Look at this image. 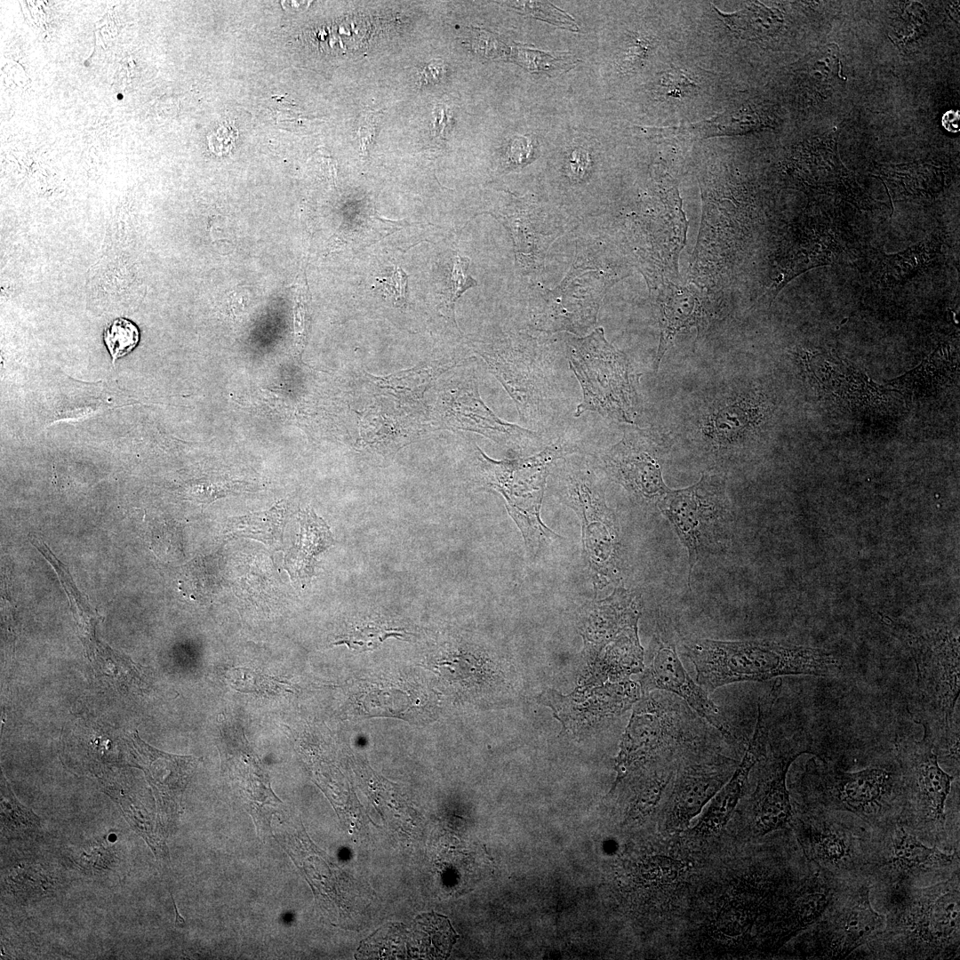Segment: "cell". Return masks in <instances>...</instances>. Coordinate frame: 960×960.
<instances>
[{
	"label": "cell",
	"instance_id": "obj_22",
	"mask_svg": "<svg viewBox=\"0 0 960 960\" xmlns=\"http://www.w3.org/2000/svg\"><path fill=\"white\" fill-rule=\"evenodd\" d=\"M298 521V541L286 552L284 568L294 582L303 585L314 574L317 556L333 545L334 540L326 523L313 509L300 510Z\"/></svg>",
	"mask_w": 960,
	"mask_h": 960
},
{
	"label": "cell",
	"instance_id": "obj_21",
	"mask_svg": "<svg viewBox=\"0 0 960 960\" xmlns=\"http://www.w3.org/2000/svg\"><path fill=\"white\" fill-rule=\"evenodd\" d=\"M459 365L453 359L434 360L385 376L367 372V384L376 396L417 406L442 374Z\"/></svg>",
	"mask_w": 960,
	"mask_h": 960
},
{
	"label": "cell",
	"instance_id": "obj_36",
	"mask_svg": "<svg viewBox=\"0 0 960 960\" xmlns=\"http://www.w3.org/2000/svg\"><path fill=\"white\" fill-rule=\"evenodd\" d=\"M241 482L220 480L197 482L193 487L192 493L201 502H212V500L226 496L241 489Z\"/></svg>",
	"mask_w": 960,
	"mask_h": 960
},
{
	"label": "cell",
	"instance_id": "obj_31",
	"mask_svg": "<svg viewBox=\"0 0 960 960\" xmlns=\"http://www.w3.org/2000/svg\"><path fill=\"white\" fill-rule=\"evenodd\" d=\"M103 340L115 363L134 349L140 340V332L132 321L117 318L105 328Z\"/></svg>",
	"mask_w": 960,
	"mask_h": 960
},
{
	"label": "cell",
	"instance_id": "obj_11",
	"mask_svg": "<svg viewBox=\"0 0 960 960\" xmlns=\"http://www.w3.org/2000/svg\"><path fill=\"white\" fill-rule=\"evenodd\" d=\"M529 340L481 343L475 350L513 399L520 419L533 425L546 414L554 384L548 359Z\"/></svg>",
	"mask_w": 960,
	"mask_h": 960
},
{
	"label": "cell",
	"instance_id": "obj_12",
	"mask_svg": "<svg viewBox=\"0 0 960 960\" xmlns=\"http://www.w3.org/2000/svg\"><path fill=\"white\" fill-rule=\"evenodd\" d=\"M431 413L435 429L474 432L511 448L540 438L537 432L504 421L493 413L479 394L472 368L457 369L444 380Z\"/></svg>",
	"mask_w": 960,
	"mask_h": 960
},
{
	"label": "cell",
	"instance_id": "obj_33",
	"mask_svg": "<svg viewBox=\"0 0 960 960\" xmlns=\"http://www.w3.org/2000/svg\"><path fill=\"white\" fill-rule=\"evenodd\" d=\"M507 4L520 12L532 15L549 23L566 28L570 30H578L577 24L568 14L557 9L547 2H506Z\"/></svg>",
	"mask_w": 960,
	"mask_h": 960
},
{
	"label": "cell",
	"instance_id": "obj_29",
	"mask_svg": "<svg viewBox=\"0 0 960 960\" xmlns=\"http://www.w3.org/2000/svg\"><path fill=\"white\" fill-rule=\"evenodd\" d=\"M1 821L4 833L16 837L35 833L40 828L41 821L32 810L16 799L4 779L1 787Z\"/></svg>",
	"mask_w": 960,
	"mask_h": 960
},
{
	"label": "cell",
	"instance_id": "obj_13",
	"mask_svg": "<svg viewBox=\"0 0 960 960\" xmlns=\"http://www.w3.org/2000/svg\"><path fill=\"white\" fill-rule=\"evenodd\" d=\"M870 889L869 880L851 884L811 928L813 957L852 958L883 931L885 916L872 906Z\"/></svg>",
	"mask_w": 960,
	"mask_h": 960
},
{
	"label": "cell",
	"instance_id": "obj_30",
	"mask_svg": "<svg viewBox=\"0 0 960 960\" xmlns=\"http://www.w3.org/2000/svg\"><path fill=\"white\" fill-rule=\"evenodd\" d=\"M935 239L932 237L930 240H924L898 254L885 255L882 262L884 268H887L889 273L897 271L901 276H906V274H914L915 271L923 268L929 260L936 256L939 246Z\"/></svg>",
	"mask_w": 960,
	"mask_h": 960
},
{
	"label": "cell",
	"instance_id": "obj_16",
	"mask_svg": "<svg viewBox=\"0 0 960 960\" xmlns=\"http://www.w3.org/2000/svg\"><path fill=\"white\" fill-rule=\"evenodd\" d=\"M643 687L644 691L660 690L682 699L722 737L736 740L718 706L684 668L672 641L659 640L643 678Z\"/></svg>",
	"mask_w": 960,
	"mask_h": 960
},
{
	"label": "cell",
	"instance_id": "obj_23",
	"mask_svg": "<svg viewBox=\"0 0 960 960\" xmlns=\"http://www.w3.org/2000/svg\"><path fill=\"white\" fill-rule=\"evenodd\" d=\"M656 302L660 310V339L654 368L657 370L669 343L682 329L699 325L703 310L693 291L673 284L663 286Z\"/></svg>",
	"mask_w": 960,
	"mask_h": 960
},
{
	"label": "cell",
	"instance_id": "obj_4",
	"mask_svg": "<svg viewBox=\"0 0 960 960\" xmlns=\"http://www.w3.org/2000/svg\"><path fill=\"white\" fill-rule=\"evenodd\" d=\"M902 779L900 823L922 842L946 852L959 850L948 825L946 802L956 776L944 771L930 742L908 738L897 743Z\"/></svg>",
	"mask_w": 960,
	"mask_h": 960
},
{
	"label": "cell",
	"instance_id": "obj_8",
	"mask_svg": "<svg viewBox=\"0 0 960 960\" xmlns=\"http://www.w3.org/2000/svg\"><path fill=\"white\" fill-rule=\"evenodd\" d=\"M659 508L687 550L690 582L697 562L719 552L730 539L733 516L724 481L704 475L690 487L669 489Z\"/></svg>",
	"mask_w": 960,
	"mask_h": 960
},
{
	"label": "cell",
	"instance_id": "obj_19",
	"mask_svg": "<svg viewBox=\"0 0 960 960\" xmlns=\"http://www.w3.org/2000/svg\"><path fill=\"white\" fill-rule=\"evenodd\" d=\"M397 402V401H396ZM383 397L375 403L362 418L360 443L367 452L388 456L394 455L401 448L412 443L422 431L423 424L412 416L416 406Z\"/></svg>",
	"mask_w": 960,
	"mask_h": 960
},
{
	"label": "cell",
	"instance_id": "obj_5",
	"mask_svg": "<svg viewBox=\"0 0 960 960\" xmlns=\"http://www.w3.org/2000/svg\"><path fill=\"white\" fill-rule=\"evenodd\" d=\"M791 828L805 860L845 882L869 880L876 862V830L836 812L802 811Z\"/></svg>",
	"mask_w": 960,
	"mask_h": 960
},
{
	"label": "cell",
	"instance_id": "obj_34",
	"mask_svg": "<svg viewBox=\"0 0 960 960\" xmlns=\"http://www.w3.org/2000/svg\"><path fill=\"white\" fill-rule=\"evenodd\" d=\"M516 52L518 64L532 72L558 70L569 66L564 61L568 60L556 58L547 52L523 47L516 48Z\"/></svg>",
	"mask_w": 960,
	"mask_h": 960
},
{
	"label": "cell",
	"instance_id": "obj_32",
	"mask_svg": "<svg viewBox=\"0 0 960 960\" xmlns=\"http://www.w3.org/2000/svg\"><path fill=\"white\" fill-rule=\"evenodd\" d=\"M75 862L90 874L101 875L110 871L116 861L109 848L101 843H94L81 849L75 858Z\"/></svg>",
	"mask_w": 960,
	"mask_h": 960
},
{
	"label": "cell",
	"instance_id": "obj_40",
	"mask_svg": "<svg viewBox=\"0 0 960 960\" xmlns=\"http://www.w3.org/2000/svg\"><path fill=\"white\" fill-rule=\"evenodd\" d=\"M379 114V111H369L365 113L358 128L357 134L363 156L368 157L369 156L372 144L376 136Z\"/></svg>",
	"mask_w": 960,
	"mask_h": 960
},
{
	"label": "cell",
	"instance_id": "obj_25",
	"mask_svg": "<svg viewBox=\"0 0 960 960\" xmlns=\"http://www.w3.org/2000/svg\"><path fill=\"white\" fill-rule=\"evenodd\" d=\"M956 355L948 344L940 345L914 370L890 381V384L920 396L934 394L956 376Z\"/></svg>",
	"mask_w": 960,
	"mask_h": 960
},
{
	"label": "cell",
	"instance_id": "obj_10",
	"mask_svg": "<svg viewBox=\"0 0 960 960\" xmlns=\"http://www.w3.org/2000/svg\"><path fill=\"white\" fill-rule=\"evenodd\" d=\"M477 451L486 484L504 496L510 516L528 543L539 542L547 535L540 519L547 476L556 460L572 452V446L554 443L535 455L502 460L489 458L478 447Z\"/></svg>",
	"mask_w": 960,
	"mask_h": 960
},
{
	"label": "cell",
	"instance_id": "obj_41",
	"mask_svg": "<svg viewBox=\"0 0 960 960\" xmlns=\"http://www.w3.org/2000/svg\"><path fill=\"white\" fill-rule=\"evenodd\" d=\"M382 282L391 288V292L395 296V303L398 307H403L406 300V274L400 268L396 267L393 274L388 278L383 279Z\"/></svg>",
	"mask_w": 960,
	"mask_h": 960
},
{
	"label": "cell",
	"instance_id": "obj_27",
	"mask_svg": "<svg viewBox=\"0 0 960 960\" xmlns=\"http://www.w3.org/2000/svg\"><path fill=\"white\" fill-rule=\"evenodd\" d=\"M5 888L18 900L47 897L54 892V881L40 866L18 865L4 876Z\"/></svg>",
	"mask_w": 960,
	"mask_h": 960
},
{
	"label": "cell",
	"instance_id": "obj_37",
	"mask_svg": "<svg viewBox=\"0 0 960 960\" xmlns=\"http://www.w3.org/2000/svg\"><path fill=\"white\" fill-rule=\"evenodd\" d=\"M238 138V131L231 123H222L207 135L209 148L217 156L229 153Z\"/></svg>",
	"mask_w": 960,
	"mask_h": 960
},
{
	"label": "cell",
	"instance_id": "obj_17",
	"mask_svg": "<svg viewBox=\"0 0 960 960\" xmlns=\"http://www.w3.org/2000/svg\"><path fill=\"white\" fill-rule=\"evenodd\" d=\"M732 772L728 759L705 748L700 759L682 765L669 796L670 826L681 828L696 816L729 780Z\"/></svg>",
	"mask_w": 960,
	"mask_h": 960
},
{
	"label": "cell",
	"instance_id": "obj_18",
	"mask_svg": "<svg viewBox=\"0 0 960 960\" xmlns=\"http://www.w3.org/2000/svg\"><path fill=\"white\" fill-rule=\"evenodd\" d=\"M605 460L613 475L630 491L659 503L668 492L660 467L651 452L648 438L642 432L625 434L607 452Z\"/></svg>",
	"mask_w": 960,
	"mask_h": 960
},
{
	"label": "cell",
	"instance_id": "obj_38",
	"mask_svg": "<svg viewBox=\"0 0 960 960\" xmlns=\"http://www.w3.org/2000/svg\"><path fill=\"white\" fill-rule=\"evenodd\" d=\"M467 264V260L460 256L456 257L451 277L452 292L449 302L452 309H453L454 302L464 291L476 284V282L465 273Z\"/></svg>",
	"mask_w": 960,
	"mask_h": 960
},
{
	"label": "cell",
	"instance_id": "obj_14",
	"mask_svg": "<svg viewBox=\"0 0 960 960\" xmlns=\"http://www.w3.org/2000/svg\"><path fill=\"white\" fill-rule=\"evenodd\" d=\"M803 741L785 736H771L756 788L751 799L753 828L766 836L791 828L794 812L787 788L790 764L801 754L810 752Z\"/></svg>",
	"mask_w": 960,
	"mask_h": 960
},
{
	"label": "cell",
	"instance_id": "obj_35",
	"mask_svg": "<svg viewBox=\"0 0 960 960\" xmlns=\"http://www.w3.org/2000/svg\"><path fill=\"white\" fill-rule=\"evenodd\" d=\"M648 864V874L651 879L662 884L676 882L685 869L684 862L666 856L655 857Z\"/></svg>",
	"mask_w": 960,
	"mask_h": 960
},
{
	"label": "cell",
	"instance_id": "obj_42",
	"mask_svg": "<svg viewBox=\"0 0 960 960\" xmlns=\"http://www.w3.org/2000/svg\"><path fill=\"white\" fill-rule=\"evenodd\" d=\"M664 84L671 88V92L681 91L682 88L692 85V82L681 72L676 70L670 72L665 78Z\"/></svg>",
	"mask_w": 960,
	"mask_h": 960
},
{
	"label": "cell",
	"instance_id": "obj_3",
	"mask_svg": "<svg viewBox=\"0 0 960 960\" xmlns=\"http://www.w3.org/2000/svg\"><path fill=\"white\" fill-rule=\"evenodd\" d=\"M799 795L802 811L851 815L874 830L900 822L902 779L896 758L845 772L813 757L800 779Z\"/></svg>",
	"mask_w": 960,
	"mask_h": 960
},
{
	"label": "cell",
	"instance_id": "obj_24",
	"mask_svg": "<svg viewBox=\"0 0 960 960\" xmlns=\"http://www.w3.org/2000/svg\"><path fill=\"white\" fill-rule=\"evenodd\" d=\"M810 235L792 247L779 268V275L766 294L772 300L794 277L819 266L830 264L837 252V242L827 229L811 230Z\"/></svg>",
	"mask_w": 960,
	"mask_h": 960
},
{
	"label": "cell",
	"instance_id": "obj_20",
	"mask_svg": "<svg viewBox=\"0 0 960 960\" xmlns=\"http://www.w3.org/2000/svg\"><path fill=\"white\" fill-rule=\"evenodd\" d=\"M132 744L140 767L154 789L161 811L164 813L173 811L178 806L198 759L158 750L142 740L137 733L132 734Z\"/></svg>",
	"mask_w": 960,
	"mask_h": 960
},
{
	"label": "cell",
	"instance_id": "obj_26",
	"mask_svg": "<svg viewBox=\"0 0 960 960\" xmlns=\"http://www.w3.org/2000/svg\"><path fill=\"white\" fill-rule=\"evenodd\" d=\"M284 501L270 509L228 520L226 532L258 540L270 547L280 546L285 524Z\"/></svg>",
	"mask_w": 960,
	"mask_h": 960
},
{
	"label": "cell",
	"instance_id": "obj_1",
	"mask_svg": "<svg viewBox=\"0 0 960 960\" xmlns=\"http://www.w3.org/2000/svg\"><path fill=\"white\" fill-rule=\"evenodd\" d=\"M959 873L924 887L871 890L885 916L883 931L864 956L886 959H953L959 956Z\"/></svg>",
	"mask_w": 960,
	"mask_h": 960
},
{
	"label": "cell",
	"instance_id": "obj_6",
	"mask_svg": "<svg viewBox=\"0 0 960 960\" xmlns=\"http://www.w3.org/2000/svg\"><path fill=\"white\" fill-rule=\"evenodd\" d=\"M569 365L576 376L582 400L574 416L589 411L606 419L632 423L636 393L626 356L612 346L603 328L568 341Z\"/></svg>",
	"mask_w": 960,
	"mask_h": 960
},
{
	"label": "cell",
	"instance_id": "obj_2",
	"mask_svg": "<svg viewBox=\"0 0 960 960\" xmlns=\"http://www.w3.org/2000/svg\"><path fill=\"white\" fill-rule=\"evenodd\" d=\"M683 649L693 664L696 682L708 693L732 683L830 676L842 669V661L824 650L772 640L696 638L684 643Z\"/></svg>",
	"mask_w": 960,
	"mask_h": 960
},
{
	"label": "cell",
	"instance_id": "obj_39",
	"mask_svg": "<svg viewBox=\"0 0 960 960\" xmlns=\"http://www.w3.org/2000/svg\"><path fill=\"white\" fill-rule=\"evenodd\" d=\"M309 325V316L305 299L297 301L294 308L295 348L298 356L303 353Z\"/></svg>",
	"mask_w": 960,
	"mask_h": 960
},
{
	"label": "cell",
	"instance_id": "obj_7",
	"mask_svg": "<svg viewBox=\"0 0 960 960\" xmlns=\"http://www.w3.org/2000/svg\"><path fill=\"white\" fill-rule=\"evenodd\" d=\"M690 708L666 692L648 697L625 732L618 762L620 772L637 761L672 758L708 747L711 742L704 724Z\"/></svg>",
	"mask_w": 960,
	"mask_h": 960
},
{
	"label": "cell",
	"instance_id": "obj_15",
	"mask_svg": "<svg viewBox=\"0 0 960 960\" xmlns=\"http://www.w3.org/2000/svg\"><path fill=\"white\" fill-rule=\"evenodd\" d=\"M780 680L776 681L760 700L755 729L743 758L729 780L710 800L693 828L696 834L708 836L719 832L732 817L742 796L749 772L766 754L773 708L780 695Z\"/></svg>",
	"mask_w": 960,
	"mask_h": 960
},
{
	"label": "cell",
	"instance_id": "obj_9",
	"mask_svg": "<svg viewBox=\"0 0 960 960\" xmlns=\"http://www.w3.org/2000/svg\"><path fill=\"white\" fill-rule=\"evenodd\" d=\"M959 850L927 845L900 822L876 830L871 890L924 887L959 873Z\"/></svg>",
	"mask_w": 960,
	"mask_h": 960
},
{
	"label": "cell",
	"instance_id": "obj_28",
	"mask_svg": "<svg viewBox=\"0 0 960 960\" xmlns=\"http://www.w3.org/2000/svg\"><path fill=\"white\" fill-rule=\"evenodd\" d=\"M407 632L380 620H367L347 628L334 644H346L348 648L365 652L376 649L388 637L404 638Z\"/></svg>",
	"mask_w": 960,
	"mask_h": 960
}]
</instances>
